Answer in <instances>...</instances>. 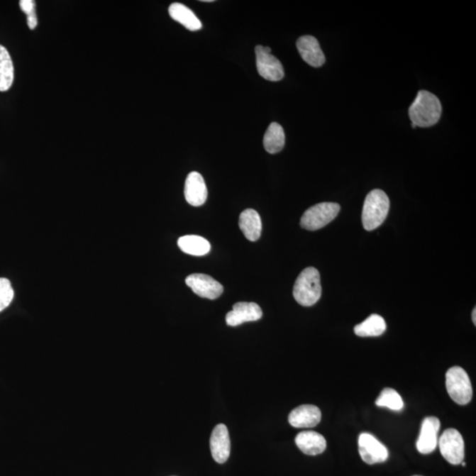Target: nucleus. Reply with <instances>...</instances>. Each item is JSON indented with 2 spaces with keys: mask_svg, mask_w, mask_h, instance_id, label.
I'll list each match as a JSON object with an SVG mask.
<instances>
[{
  "mask_svg": "<svg viewBox=\"0 0 476 476\" xmlns=\"http://www.w3.org/2000/svg\"><path fill=\"white\" fill-rule=\"evenodd\" d=\"M412 123L416 127H431L441 118L442 105L435 94L426 90L418 92L415 101L409 109Z\"/></svg>",
  "mask_w": 476,
  "mask_h": 476,
  "instance_id": "f257e3e1",
  "label": "nucleus"
},
{
  "mask_svg": "<svg viewBox=\"0 0 476 476\" xmlns=\"http://www.w3.org/2000/svg\"><path fill=\"white\" fill-rule=\"evenodd\" d=\"M390 201L386 192L375 189L366 196L363 204L362 221L366 231L376 230L387 219Z\"/></svg>",
  "mask_w": 476,
  "mask_h": 476,
  "instance_id": "f03ea898",
  "label": "nucleus"
},
{
  "mask_svg": "<svg viewBox=\"0 0 476 476\" xmlns=\"http://www.w3.org/2000/svg\"><path fill=\"white\" fill-rule=\"evenodd\" d=\"M322 288L318 269L307 267L298 276L293 289V296L298 304L309 307L321 299Z\"/></svg>",
  "mask_w": 476,
  "mask_h": 476,
  "instance_id": "7ed1b4c3",
  "label": "nucleus"
},
{
  "mask_svg": "<svg viewBox=\"0 0 476 476\" xmlns=\"http://www.w3.org/2000/svg\"><path fill=\"white\" fill-rule=\"evenodd\" d=\"M447 392L453 402L459 405H467L473 398L470 377L466 370L460 366H454L448 370L445 375Z\"/></svg>",
  "mask_w": 476,
  "mask_h": 476,
  "instance_id": "20e7f679",
  "label": "nucleus"
},
{
  "mask_svg": "<svg viewBox=\"0 0 476 476\" xmlns=\"http://www.w3.org/2000/svg\"><path fill=\"white\" fill-rule=\"evenodd\" d=\"M341 210L337 203L322 202L305 211L301 218V227L307 231H318L336 219Z\"/></svg>",
  "mask_w": 476,
  "mask_h": 476,
  "instance_id": "39448f33",
  "label": "nucleus"
},
{
  "mask_svg": "<svg viewBox=\"0 0 476 476\" xmlns=\"http://www.w3.org/2000/svg\"><path fill=\"white\" fill-rule=\"evenodd\" d=\"M442 456L452 465L463 463L465 443L463 436L455 428H447L438 439Z\"/></svg>",
  "mask_w": 476,
  "mask_h": 476,
  "instance_id": "423d86ee",
  "label": "nucleus"
},
{
  "mask_svg": "<svg viewBox=\"0 0 476 476\" xmlns=\"http://www.w3.org/2000/svg\"><path fill=\"white\" fill-rule=\"evenodd\" d=\"M358 447L360 456L367 464L383 463L388 459L389 453L387 447L372 434L360 435Z\"/></svg>",
  "mask_w": 476,
  "mask_h": 476,
  "instance_id": "0eeeda50",
  "label": "nucleus"
},
{
  "mask_svg": "<svg viewBox=\"0 0 476 476\" xmlns=\"http://www.w3.org/2000/svg\"><path fill=\"white\" fill-rule=\"evenodd\" d=\"M258 72L261 77L270 82H279L284 77V69L281 61L258 45L255 48Z\"/></svg>",
  "mask_w": 476,
  "mask_h": 476,
  "instance_id": "6e6552de",
  "label": "nucleus"
},
{
  "mask_svg": "<svg viewBox=\"0 0 476 476\" xmlns=\"http://www.w3.org/2000/svg\"><path fill=\"white\" fill-rule=\"evenodd\" d=\"M196 295L210 300L217 299L223 292V287L209 275L192 274L185 279Z\"/></svg>",
  "mask_w": 476,
  "mask_h": 476,
  "instance_id": "1a4fd4ad",
  "label": "nucleus"
},
{
  "mask_svg": "<svg viewBox=\"0 0 476 476\" xmlns=\"http://www.w3.org/2000/svg\"><path fill=\"white\" fill-rule=\"evenodd\" d=\"M441 430V421L435 416L425 418L421 423L419 438L416 442L418 452L428 454L434 452L438 443V431Z\"/></svg>",
  "mask_w": 476,
  "mask_h": 476,
  "instance_id": "9d476101",
  "label": "nucleus"
},
{
  "mask_svg": "<svg viewBox=\"0 0 476 476\" xmlns=\"http://www.w3.org/2000/svg\"><path fill=\"white\" fill-rule=\"evenodd\" d=\"M210 449L217 463H226L231 455V438L226 425H216L210 438Z\"/></svg>",
  "mask_w": 476,
  "mask_h": 476,
  "instance_id": "9b49d317",
  "label": "nucleus"
},
{
  "mask_svg": "<svg viewBox=\"0 0 476 476\" xmlns=\"http://www.w3.org/2000/svg\"><path fill=\"white\" fill-rule=\"evenodd\" d=\"M263 312L255 303H247L240 301L234 304L233 310L226 315V323L228 326H237L245 322L259 321L262 318Z\"/></svg>",
  "mask_w": 476,
  "mask_h": 476,
  "instance_id": "f8f14e48",
  "label": "nucleus"
},
{
  "mask_svg": "<svg viewBox=\"0 0 476 476\" xmlns=\"http://www.w3.org/2000/svg\"><path fill=\"white\" fill-rule=\"evenodd\" d=\"M297 47L301 59L314 67H321L325 64L326 57L314 36L304 35L297 40Z\"/></svg>",
  "mask_w": 476,
  "mask_h": 476,
  "instance_id": "ddd939ff",
  "label": "nucleus"
},
{
  "mask_svg": "<svg viewBox=\"0 0 476 476\" xmlns=\"http://www.w3.org/2000/svg\"><path fill=\"white\" fill-rule=\"evenodd\" d=\"M184 197L192 206L205 204L208 199V189L204 179L199 172H192L187 176L184 184Z\"/></svg>",
  "mask_w": 476,
  "mask_h": 476,
  "instance_id": "4468645a",
  "label": "nucleus"
},
{
  "mask_svg": "<svg viewBox=\"0 0 476 476\" xmlns=\"http://www.w3.org/2000/svg\"><path fill=\"white\" fill-rule=\"evenodd\" d=\"M321 409L314 405H301L290 412L289 423L295 428H314L321 423Z\"/></svg>",
  "mask_w": 476,
  "mask_h": 476,
  "instance_id": "2eb2a0df",
  "label": "nucleus"
},
{
  "mask_svg": "<svg viewBox=\"0 0 476 476\" xmlns=\"http://www.w3.org/2000/svg\"><path fill=\"white\" fill-rule=\"evenodd\" d=\"M295 441L298 448L307 455H319L326 448V438L315 431H301L297 436Z\"/></svg>",
  "mask_w": 476,
  "mask_h": 476,
  "instance_id": "dca6fc26",
  "label": "nucleus"
},
{
  "mask_svg": "<svg viewBox=\"0 0 476 476\" xmlns=\"http://www.w3.org/2000/svg\"><path fill=\"white\" fill-rule=\"evenodd\" d=\"M239 227L250 241L255 242L260 238L262 223L259 213L254 209H245L240 214Z\"/></svg>",
  "mask_w": 476,
  "mask_h": 476,
  "instance_id": "f3484780",
  "label": "nucleus"
},
{
  "mask_svg": "<svg viewBox=\"0 0 476 476\" xmlns=\"http://www.w3.org/2000/svg\"><path fill=\"white\" fill-rule=\"evenodd\" d=\"M169 13L174 21L183 25L189 31H197L202 28L201 21L190 9L183 4H172L169 7Z\"/></svg>",
  "mask_w": 476,
  "mask_h": 476,
  "instance_id": "a211bd4d",
  "label": "nucleus"
},
{
  "mask_svg": "<svg viewBox=\"0 0 476 476\" xmlns=\"http://www.w3.org/2000/svg\"><path fill=\"white\" fill-rule=\"evenodd\" d=\"M182 252L194 256L206 255L210 252L211 245L208 240L199 236L190 235L181 237L177 241Z\"/></svg>",
  "mask_w": 476,
  "mask_h": 476,
  "instance_id": "6ab92c4d",
  "label": "nucleus"
},
{
  "mask_svg": "<svg viewBox=\"0 0 476 476\" xmlns=\"http://www.w3.org/2000/svg\"><path fill=\"white\" fill-rule=\"evenodd\" d=\"M264 148L269 154H277L285 145V133L278 123H272L264 136Z\"/></svg>",
  "mask_w": 476,
  "mask_h": 476,
  "instance_id": "aec40b11",
  "label": "nucleus"
},
{
  "mask_svg": "<svg viewBox=\"0 0 476 476\" xmlns=\"http://www.w3.org/2000/svg\"><path fill=\"white\" fill-rule=\"evenodd\" d=\"M387 330V323L381 316L370 315L361 324L355 326V333L359 337H377Z\"/></svg>",
  "mask_w": 476,
  "mask_h": 476,
  "instance_id": "412c9836",
  "label": "nucleus"
},
{
  "mask_svg": "<svg viewBox=\"0 0 476 476\" xmlns=\"http://www.w3.org/2000/svg\"><path fill=\"white\" fill-rule=\"evenodd\" d=\"M14 70L12 59L5 47L0 45V91L5 92L13 85Z\"/></svg>",
  "mask_w": 476,
  "mask_h": 476,
  "instance_id": "4be33fe9",
  "label": "nucleus"
},
{
  "mask_svg": "<svg viewBox=\"0 0 476 476\" xmlns=\"http://www.w3.org/2000/svg\"><path fill=\"white\" fill-rule=\"evenodd\" d=\"M377 406H384L394 411H401L404 406V402L402 401L401 395L397 391L392 388H384L376 399Z\"/></svg>",
  "mask_w": 476,
  "mask_h": 476,
  "instance_id": "5701e85b",
  "label": "nucleus"
},
{
  "mask_svg": "<svg viewBox=\"0 0 476 476\" xmlns=\"http://www.w3.org/2000/svg\"><path fill=\"white\" fill-rule=\"evenodd\" d=\"M13 296V289L9 279L0 278V312L9 306Z\"/></svg>",
  "mask_w": 476,
  "mask_h": 476,
  "instance_id": "b1692460",
  "label": "nucleus"
},
{
  "mask_svg": "<svg viewBox=\"0 0 476 476\" xmlns=\"http://www.w3.org/2000/svg\"><path fill=\"white\" fill-rule=\"evenodd\" d=\"M20 7L23 12L27 14V16L35 13V2L33 0H21Z\"/></svg>",
  "mask_w": 476,
  "mask_h": 476,
  "instance_id": "393cba45",
  "label": "nucleus"
},
{
  "mask_svg": "<svg viewBox=\"0 0 476 476\" xmlns=\"http://www.w3.org/2000/svg\"><path fill=\"white\" fill-rule=\"evenodd\" d=\"M27 21H28V28H30L31 30H32V31L35 30L36 26H38V17H36V13H34L31 14V16H28Z\"/></svg>",
  "mask_w": 476,
  "mask_h": 476,
  "instance_id": "a878e982",
  "label": "nucleus"
},
{
  "mask_svg": "<svg viewBox=\"0 0 476 476\" xmlns=\"http://www.w3.org/2000/svg\"><path fill=\"white\" fill-rule=\"evenodd\" d=\"M472 321L474 322V325L476 326V309H474L473 312H472Z\"/></svg>",
  "mask_w": 476,
  "mask_h": 476,
  "instance_id": "bb28decb",
  "label": "nucleus"
},
{
  "mask_svg": "<svg viewBox=\"0 0 476 476\" xmlns=\"http://www.w3.org/2000/svg\"><path fill=\"white\" fill-rule=\"evenodd\" d=\"M264 50H266L267 52L271 53V48H269V47H264Z\"/></svg>",
  "mask_w": 476,
  "mask_h": 476,
  "instance_id": "cd10ccee",
  "label": "nucleus"
},
{
  "mask_svg": "<svg viewBox=\"0 0 476 476\" xmlns=\"http://www.w3.org/2000/svg\"><path fill=\"white\" fill-rule=\"evenodd\" d=\"M414 476H421V475H414Z\"/></svg>",
  "mask_w": 476,
  "mask_h": 476,
  "instance_id": "c85d7f7f",
  "label": "nucleus"
}]
</instances>
